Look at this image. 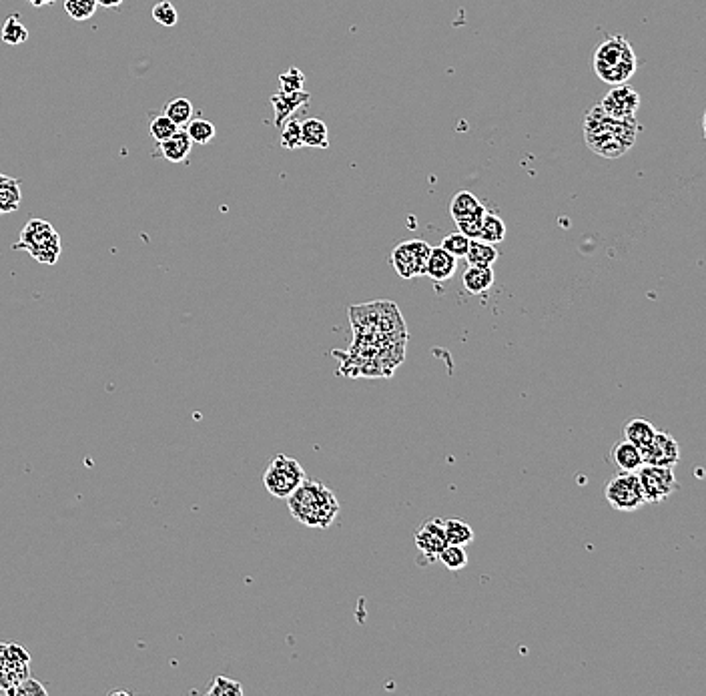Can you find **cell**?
Listing matches in <instances>:
<instances>
[{"mask_svg":"<svg viewBox=\"0 0 706 696\" xmlns=\"http://www.w3.org/2000/svg\"><path fill=\"white\" fill-rule=\"evenodd\" d=\"M636 474H638L646 504H660L680 488V484L674 476V468L642 464Z\"/></svg>","mask_w":706,"mask_h":696,"instance_id":"obj_7","label":"cell"},{"mask_svg":"<svg viewBox=\"0 0 706 696\" xmlns=\"http://www.w3.org/2000/svg\"><path fill=\"white\" fill-rule=\"evenodd\" d=\"M430 243L422 239H412L400 243L392 253V265L404 279H414L426 275V263L430 257Z\"/></svg>","mask_w":706,"mask_h":696,"instance_id":"obj_9","label":"cell"},{"mask_svg":"<svg viewBox=\"0 0 706 696\" xmlns=\"http://www.w3.org/2000/svg\"><path fill=\"white\" fill-rule=\"evenodd\" d=\"M305 480V470L303 466L285 454H277L269 466L265 468L263 474V484L267 488V492L275 498L287 500L297 488L299 484Z\"/></svg>","mask_w":706,"mask_h":696,"instance_id":"obj_5","label":"cell"},{"mask_svg":"<svg viewBox=\"0 0 706 696\" xmlns=\"http://www.w3.org/2000/svg\"><path fill=\"white\" fill-rule=\"evenodd\" d=\"M21 181L0 173V217L15 213L21 207Z\"/></svg>","mask_w":706,"mask_h":696,"instance_id":"obj_16","label":"cell"},{"mask_svg":"<svg viewBox=\"0 0 706 696\" xmlns=\"http://www.w3.org/2000/svg\"><path fill=\"white\" fill-rule=\"evenodd\" d=\"M416 546L418 550L428 556V558H438L442 548L446 546V534H444V520L442 518H430L424 522V526L416 532Z\"/></svg>","mask_w":706,"mask_h":696,"instance_id":"obj_12","label":"cell"},{"mask_svg":"<svg viewBox=\"0 0 706 696\" xmlns=\"http://www.w3.org/2000/svg\"><path fill=\"white\" fill-rule=\"evenodd\" d=\"M279 91L285 93H295V91H303L305 87V75L299 69H289L285 73L279 75Z\"/></svg>","mask_w":706,"mask_h":696,"instance_id":"obj_36","label":"cell"},{"mask_svg":"<svg viewBox=\"0 0 706 696\" xmlns=\"http://www.w3.org/2000/svg\"><path fill=\"white\" fill-rule=\"evenodd\" d=\"M193 103L189 99H173L167 103L165 107V115L181 129V127H187V123L193 119Z\"/></svg>","mask_w":706,"mask_h":696,"instance_id":"obj_25","label":"cell"},{"mask_svg":"<svg viewBox=\"0 0 706 696\" xmlns=\"http://www.w3.org/2000/svg\"><path fill=\"white\" fill-rule=\"evenodd\" d=\"M636 71V55L624 37H608L594 51V73L610 87L624 85Z\"/></svg>","mask_w":706,"mask_h":696,"instance_id":"obj_3","label":"cell"},{"mask_svg":"<svg viewBox=\"0 0 706 696\" xmlns=\"http://www.w3.org/2000/svg\"><path fill=\"white\" fill-rule=\"evenodd\" d=\"M309 99H311V95L305 93V91H295V93L277 91L271 97V107H273V113H275V125L281 127L289 117H293V113L297 109L307 105Z\"/></svg>","mask_w":706,"mask_h":696,"instance_id":"obj_13","label":"cell"},{"mask_svg":"<svg viewBox=\"0 0 706 696\" xmlns=\"http://www.w3.org/2000/svg\"><path fill=\"white\" fill-rule=\"evenodd\" d=\"M25 3H29L35 9H43V7H49V5L57 3V0H25Z\"/></svg>","mask_w":706,"mask_h":696,"instance_id":"obj_39","label":"cell"},{"mask_svg":"<svg viewBox=\"0 0 706 696\" xmlns=\"http://www.w3.org/2000/svg\"><path fill=\"white\" fill-rule=\"evenodd\" d=\"M484 215H486V207L482 205L476 213H472L470 217L458 221V231L462 235H466L468 239H478L480 237V229H482V221H484Z\"/></svg>","mask_w":706,"mask_h":696,"instance_id":"obj_33","label":"cell"},{"mask_svg":"<svg viewBox=\"0 0 706 696\" xmlns=\"http://www.w3.org/2000/svg\"><path fill=\"white\" fill-rule=\"evenodd\" d=\"M7 694L11 696H47L49 690L35 678H25L23 682H19L15 688H11Z\"/></svg>","mask_w":706,"mask_h":696,"instance_id":"obj_37","label":"cell"},{"mask_svg":"<svg viewBox=\"0 0 706 696\" xmlns=\"http://www.w3.org/2000/svg\"><path fill=\"white\" fill-rule=\"evenodd\" d=\"M640 127L634 121H616L608 117L600 105H596L584 121V133L588 147L606 159L624 155L636 141Z\"/></svg>","mask_w":706,"mask_h":696,"instance_id":"obj_1","label":"cell"},{"mask_svg":"<svg viewBox=\"0 0 706 696\" xmlns=\"http://www.w3.org/2000/svg\"><path fill=\"white\" fill-rule=\"evenodd\" d=\"M604 496L608 504L618 512H634L646 504L636 472H620L614 476L606 484Z\"/></svg>","mask_w":706,"mask_h":696,"instance_id":"obj_6","label":"cell"},{"mask_svg":"<svg viewBox=\"0 0 706 696\" xmlns=\"http://www.w3.org/2000/svg\"><path fill=\"white\" fill-rule=\"evenodd\" d=\"M281 147L285 151H297L303 147L301 141V123L293 117H289L283 125H281Z\"/></svg>","mask_w":706,"mask_h":696,"instance_id":"obj_29","label":"cell"},{"mask_svg":"<svg viewBox=\"0 0 706 696\" xmlns=\"http://www.w3.org/2000/svg\"><path fill=\"white\" fill-rule=\"evenodd\" d=\"M187 135H189V139H191L193 143H197V145H207V143H211V141L215 139L217 129H215V125H213L211 121H207V119H191V121L187 123Z\"/></svg>","mask_w":706,"mask_h":696,"instance_id":"obj_26","label":"cell"},{"mask_svg":"<svg viewBox=\"0 0 706 696\" xmlns=\"http://www.w3.org/2000/svg\"><path fill=\"white\" fill-rule=\"evenodd\" d=\"M612 460L622 472H638V468L642 466V452L634 444L622 440L614 446Z\"/></svg>","mask_w":706,"mask_h":696,"instance_id":"obj_19","label":"cell"},{"mask_svg":"<svg viewBox=\"0 0 706 696\" xmlns=\"http://www.w3.org/2000/svg\"><path fill=\"white\" fill-rule=\"evenodd\" d=\"M0 696H7V690L3 686H0Z\"/></svg>","mask_w":706,"mask_h":696,"instance_id":"obj_40","label":"cell"},{"mask_svg":"<svg viewBox=\"0 0 706 696\" xmlns=\"http://www.w3.org/2000/svg\"><path fill=\"white\" fill-rule=\"evenodd\" d=\"M444 534H446V544H454V546H468L474 542V530L468 522L460 520V518H452V520H444Z\"/></svg>","mask_w":706,"mask_h":696,"instance_id":"obj_22","label":"cell"},{"mask_svg":"<svg viewBox=\"0 0 706 696\" xmlns=\"http://www.w3.org/2000/svg\"><path fill=\"white\" fill-rule=\"evenodd\" d=\"M462 283H464L466 291L472 295L486 293L494 285V271H492V267L470 265L462 277Z\"/></svg>","mask_w":706,"mask_h":696,"instance_id":"obj_18","label":"cell"},{"mask_svg":"<svg viewBox=\"0 0 706 696\" xmlns=\"http://www.w3.org/2000/svg\"><path fill=\"white\" fill-rule=\"evenodd\" d=\"M468 245H470V239L458 231V233L446 235L440 247H442V249H446L450 255H454L456 259H460V257H466Z\"/></svg>","mask_w":706,"mask_h":696,"instance_id":"obj_35","label":"cell"},{"mask_svg":"<svg viewBox=\"0 0 706 696\" xmlns=\"http://www.w3.org/2000/svg\"><path fill=\"white\" fill-rule=\"evenodd\" d=\"M438 560L448 568V570H462L468 564V554L464 546H454V544H446L442 548V552L438 554Z\"/></svg>","mask_w":706,"mask_h":696,"instance_id":"obj_30","label":"cell"},{"mask_svg":"<svg viewBox=\"0 0 706 696\" xmlns=\"http://www.w3.org/2000/svg\"><path fill=\"white\" fill-rule=\"evenodd\" d=\"M191 149H193V141L189 139L187 131H181V129L175 135H171L169 139L159 143V153L171 163L187 161L191 155Z\"/></svg>","mask_w":706,"mask_h":696,"instance_id":"obj_15","label":"cell"},{"mask_svg":"<svg viewBox=\"0 0 706 696\" xmlns=\"http://www.w3.org/2000/svg\"><path fill=\"white\" fill-rule=\"evenodd\" d=\"M640 452H642V464H648V466L674 468L680 460L678 442L670 434L658 432V430H656L654 438L650 440V444Z\"/></svg>","mask_w":706,"mask_h":696,"instance_id":"obj_11","label":"cell"},{"mask_svg":"<svg viewBox=\"0 0 706 696\" xmlns=\"http://www.w3.org/2000/svg\"><path fill=\"white\" fill-rule=\"evenodd\" d=\"M153 19H155L161 27H175V25L179 23L177 9L169 3V0H161V3L155 5V9H153Z\"/></svg>","mask_w":706,"mask_h":696,"instance_id":"obj_34","label":"cell"},{"mask_svg":"<svg viewBox=\"0 0 706 696\" xmlns=\"http://www.w3.org/2000/svg\"><path fill=\"white\" fill-rule=\"evenodd\" d=\"M458 269V259L450 255L442 247H432L428 263H426V275H430L434 281H448L454 277Z\"/></svg>","mask_w":706,"mask_h":696,"instance_id":"obj_14","label":"cell"},{"mask_svg":"<svg viewBox=\"0 0 706 696\" xmlns=\"http://www.w3.org/2000/svg\"><path fill=\"white\" fill-rule=\"evenodd\" d=\"M654 434H656V428L648 420H642V418L630 420L624 426V440L634 444L638 450H644L650 444V440L654 438Z\"/></svg>","mask_w":706,"mask_h":696,"instance_id":"obj_21","label":"cell"},{"mask_svg":"<svg viewBox=\"0 0 706 696\" xmlns=\"http://www.w3.org/2000/svg\"><path fill=\"white\" fill-rule=\"evenodd\" d=\"M301 141H303V147L327 149L329 147L327 125L321 119H305L301 123Z\"/></svg>","mask_w":706,"mask_h":696,"instance_id":"obj_17","label":"cell"},{"mask_svg":"<svg viewBox=\"0 0 706 696\" xmlns=\"http://www.w3.org/2000/svg\"><path fill=\"white\" fill-rule=\"evenodd\" d=\"M31 676V654L15 642H0V686L7 692Z\"/></svg>","mask_w":706,"mask_h":696,"instance_id":"obj_8","label":"cell"},{"mask_svg":"<svg viewBox=\"0 0 706 696\" xmlns=\"http://www.w3.org/2000/svg\"><path fill=\"white\" fill-rule=\"evenodd\" d=\"M466 261L468 265H474V267H492L498 261V249L496 245L484 243L480 239H470Z\"/></svg>","mask_w":706,"mask_h":696,"instance_id":"obj_20","label":"cell"},{"mask_svg":"<svg viewBox=\"0 0 706 696\" xmlns=\"http://www.w3.org/2000/svg\"><path fill=\"white\" fill-rule=\"evenodd\" d=\"M27 39H29V31L23 25L21 17L13 15L11 19H7L5 27H3V43L11 45V47H17V45L27 43Z\"/></svg>","mask_w":706,"mask_h":696,"instance_id":"obj_28","label":"cell"},{"mask_svg":"<svg viewBox=\"0 0 706 696\" xmlns=\"http://www.w3.org/2000/svg\"><path fill=\"white\" fill-rule=\"evenodd\" d=\"M209 696H241L243 694V686L233 680V678H227V676H215L213 678V684L209 686L207 690Z\"/></svg>","mask_w":706,"mask_h":696,"instance_id":"obj_31","label":"cell"},{"mask_svg":"<svg viewBox=\"0 0 706 696\" xmlns=\"http://www.w3.org/2000/svg\"><path fill=\"white\" fill-rule=\"evenodd\" d=\"M600 107L608 117H612L616 121H634L636 111L640 107V95L636 91H632L626 83L616 85L602 99Z\"/></svg>","mask_w":706,"mask_h":696,"instance_id":"obj_10","label":"cell"},{"mask_svg":"<svg viewBox=\"0 0 706 696\" xmlns=\"http://www.w3.org/2000/svg\"><path fill=\"white\" fill-rule=\"evenodd\" d=\"M177 131H179V127H177L167 115L153 117V121H151V125H149V133H151V137H153L157 143L169 139V137L175 135Z\"/></svg>","mask_w":706,"mask_h":696,"instance_id":"obj_32","label":"cell"},{"mask_svg":"<svg viewBox=\"0 0 706 696\" xmlns=\"http://www.w3.org/2000/svg\"><path fill=\"white\" fill-rule=\"evenodd\" d=\"M17 249L27 251L43 265H55L61 257V235L49 221L35 217L23 227Z\"/></svg>","mask_w":706,"mask_h":696,"instance_id":"obj_4","label":"cell"},{"mask_svg":"<svg viewBox=\"0 0 706 696\" xmlns=\"http://www.w3.org/2000/svg\"><path fill=\"white\" fill-rule=\"evenodd\" d=\"M97 7H99L97 0H65L67 15L77 23L93 19L97 13Z\"/></svg>","mask_w":706,"mask_h":696,"instance_id":"obj_27","label":"cell"},{"mask_svg":"<svg viewBox=\"0 0 706 696\" xmlns=\"http://www.w3.org/2000/svg\"><path fill=\"white\" fill-rule=\"evenodd\" d=\"M478 239L484 241V243H490V245L502 243V241L506 239V225H504V221H502L496 213H488V211H486Z\"/></svg>","mask_w":706,"mask_h":696,"instance_id":"obj_24","label":"cell"},{"mask_svg":"<svg viewBox=\"0 0 706 696\" xmlns=\"http://www.w3.org/2000/svg\"><path fill=\"white\" fill-rule=\"evenodd\" d=\"M287 506L291 516L309 528H327L339 512L333 492L313 480H303L287 498Z\"/></svg>","mask_w":706,"mask_h":696,"instance_id":"obj_2","label":"cell"},{"mask_svg":"<svg viewBox=\"0 0 706 696\" xmlns=\"http://www.w3.org/2000/svg\"><path fill=\"white\" fill-rule=\"evenodd\" d=\"M480 207H482V203H480V199H478L474 193H470V191H460V193L454 195V199L450 201V215H452V219L458 223V221L470 217L472 213H476Z\"/></svg>","mask_w":706,"mask_h":696,"instance_id":"obj_23","label":"cell"},{"mask_svg":"<svg viewBox=\"0 0 706 696\" xmlns=\"http://www.w3.org/2000/svg\"><path fill=\"white\" fill-rule=\"evenodd\" d=\"M97 5L105 9H117L123 5V0H97Z\"/></svg>","mask_w":706,"mask_h":696,"instance_id":"obj_38","label":"cell"}]
</instances>
